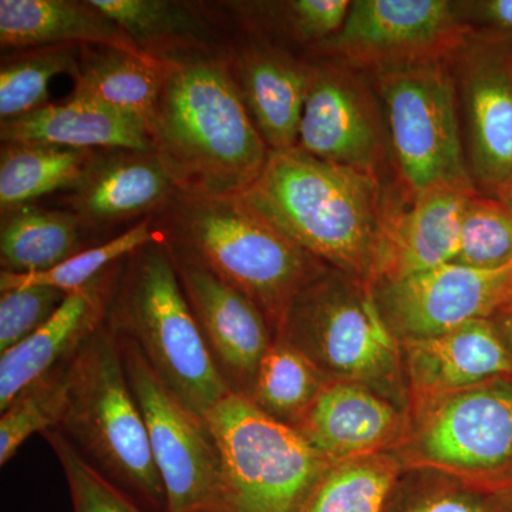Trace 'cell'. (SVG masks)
Returning <instances> with one entry per match:
<instances>
[{
	"mask_svg": "<svg viewBox=\"0 0 512 512\" xmlns=\"http://www.w3.org/2000/svg\"><path fill=\"white\" fill-rule=\"evenodd\" d=\"M238 200L323 264L375 282L390 207L379 175L326 163L298 147L269 151Z\"/></svg>",
	"mask_w": 512,
	"mask_h": 512,
	"instance_id": "1",
	"label": "cell"
},
{
	"mask_svg": "<svg viewBox=\"0 0 512 512\" xmlns=\"http://www.w3.org/2000/svg\"><path fill=\"white\" fill-rule=\"evenodd\" d=\"M148 128L154 153L183 194L238 197L268 161L269 148L220 57L171 62Z\"/></svg>",
	"mask_w": 512,
	"mask_h": 512,
	"instance_id": "2",
	"label": "cell"
},
{
	"mask_svg": "<svg viewBox=\"0 0 512 512\" xmlns=\"http://www.w3.org/2000/svg\"><path fill=\"white\" fill-rule=\"evenodd\" d=\"M92 470L144 512H167L146 421L131 393L109 320L72 360L55 429Z\"/></svg>",
	"mask_w": 512,
	"mask_h": 512,
	"instance_id": "3",
	"label": "cell"
},
{
	"mask_svg": "<svg viewBox=\"0 0 512 512\" xmlns=\"http://www.w3.org/2000/svg\"><path fill=\"white\" fill-rule=\"evenodd\" d=\"M109 323L136 343L148 366L204 419L231 390L195 319L164 234L127 259Z\"/></svg>",
	"mask_w": 512,
	"mask_h": 512,
	"instance_id": "4",
	"label": "cell"
},
{
	"mask_svg": "<svg viewBox=\"0 0 512 512\" xmlns=\"http://www.w3.org/2000/svg\"><path fill=\"white\" fill-rule=\"evenodd\" d=\"M171 204L173 229L168 237L248 296L264 313L274 338L296 295L329 269L237 197L178 191Z\"/></svg>",
	"mask_w": 512,
	"mask_h": 512,
	"instance_id": "5",
	"label": "cell"
},
{
	"mask_svg": "<svg viewBox=\"0 0 512 512\" xmlns=\"http://www.w3.org/2000/svg\"><path fill=\"white\" fill-rule=\"evenodd\" d=\"M275 338L332 379L363 384L409 414L402 343L362 279L338 269L323 272L293 299Z\"/></svg>",
	"mask_w": 512,
	"mask_h": 512,
	"instance_id": "6",
	"label": "cell"
},
{
	"mask_svg": "<svg viewBox=\"0 0 512 512\" xmlns=\"http://www.w3.org/2000/svg\"><path fill=\"white\" fill-rule=\"evenodd\" d=\"M204 419L221 458L217 512H302L333 464L248 397L228 394Z\"/></svg>",
	"mask_w": 512,
	"mask_h": 512,
	"instance_id": "7",
	"label": "cell"
},
{
	"mask_svg": "<svg viewBox=\"0 0 512 512\" xmlns=\"http://www.w3.org/2000/svg\"><path fill=\"white\" fill-rule=\"evenodd\" d=\"M373 73L396 167L413 197L437 188L477 194L447 57L390 64Z\"/></svg>",
	"mask_w": 512,
	"mask_h": 512,
	"instance_id": "8",
	"label": "cell"
},
{
	"mask_svg": "<svg viewBox=\"0 0 512 512\" xmlns=\"http://www.w3.org/2000/svg\"><path fill=\"white\" fill-rule=\"evenodd\" d=\"M410 463L493 490L512 468V375L410 410L403 443Z\"/></svg>",
	"mask_w": 512,
	"mask_h": 512,
	"instance_id": "9",
	"label": "cell"
},
{
	"mask_svg": "<svg viewBox=\"0 0 512 512\" xmlns=\"http://www.w3.org/2000/svg\"><path fill=\"white\" fill-rule=\"evenodd\" d=\"M117 339L131 393L146 421L167 512H217L222 467L207 421L168 390L133 340L121 333Z\"/></svg>",
	"mask_w": 512,
	"mask_h": 512,
	"instance_id": "10",
	"label": "cell"
},
{
	"mask_svg": "<svg viewBox=\"0 0 512 512\" xmlns=\"http://www.w3.org/2000/svg\"><path fill=\"white\" fill-rule=\"evenodd\" d=\"M470 36L450 0H355L338 35L319 47L346 66L375 70L448 57Z\"/></svg>",
	"mask_w": 512,
	"mask_h": 512,
	"instance_id": "11",
	"label": "cell"
},
{
	"mask_svg": "<svg viewBox=\"0 0 512 512\" xmlns=\"http://www.w3.org/2000/svg\"><path fill=\"white\" fill-rule=\"evenodd\" d=\"M372 288L387 326L403 343L444 335L471 320L493 318L512 302V266L481 271L447 264L375 282Z\"/></svg>",
	"mask_w": 512,
	"mask_h": 512,
	"instance_id": "12",
	"label": "cell"
},
{
	"mask_svg": "<svg viewBox=\"0 0 512 512\" xmlns=\"http://www.w3.org/2000/svg\"><path fill=\"white\" fill-rule=\"evenodd\" d=\"M448 60L466 123L468 168L476 187L494 198L512 177V40L471 35Z\"/></svg>",
	"mask_w": 512,
	"mask_h": 512,
	"instance_id": "13",
	"label": "cell"
},
{
	"mask_svg": "<svg viewBox=\"0 0 512 512\" xmlns=\"http://www.w3.org/2000/svg\"><path fill=\"white\" fill-rule=\"evenodd\" d=\"M387 138L383 113L362 77L346 64L312 66L299 150L326 163L379 175Z\"/></svg>",
	"mask_w": 512,
	"mask_h": 512,
	"instance_id": "14",
	"label": "cell"
},
{
	"mask_svg": "<svg viewBox=\"0 0 512 512\" xmlns=\"http://www.w3.org/2000/svg\"><path fill=\"white\" fill-rule=\"evenodd\" d=\"M178 279L231 393L251 397L259 365L274 335L248 296L214 274L183 245L164 234Z\"/></svg>",
	"mask_w": 512,
	"mask_h": 512,
	"instance_id": "15",
	"label": "cell"
},
{
	"mask_svg": "<svg viewBox=\"0 0 512 512\" xmlns=\"http://www.w3.org/2000/svg\"><path fill=\"white\" fill-rule=\"evenodd\" d=\"M407 427L409 414L386 397L330 377L293 429L335 464L400 447Z\"/></svg>",
	"mask_w": 512,
	"mask_h": 512,
	"instance_id": "16",
	"label": "cell"
},
{
	"mask_svg": "<svg viewBox=\"0 0 512 512\" xmlns=\"http://www.w3.org/2000/svg\"><path fill=\"white\" fill-rule=\"evenodd\" d=\"M127 259L69 293L42 328L0 356V413L29 384L72 360L107 322Z\"/></svg>",
	"mask_w": 512,
	"mask_h": 512,
	"instance_id": "17",
	"label": "cell"
},
{
	"mask_svg": "<svg viewBox=\"0 0 512 512\" xmlns=\"http://www.w3.org/2000/svg\"><path fill=\"white\" fill-rule=\"evenodd\" d=\"M410 410L447 394L512 375V356L493 319L402 343Z\"/></svg>",
	"mask_w": 512,
	"mask_h": 512,
	"instance_id": "18",
	"label": "cell"
},
{
	"mask_svg": "<svg viewBox=\"0 0 512 512\" xmlns=\"http://www.w3.org/2000/svg\"><path fill=\"white\" fill-rule=\"evenodd\" d=\"M178 188L154 151H99L69 197L86 228L109 227L167 207Z\"/></svg>",
	"mask_w": 512,
	"mask_h": 512,
	"instance_id": "19",
	"label": "cell"
},
{
	"mask_svg": "<svg viewBox=\"0 0 512 512\" xmlns=\"http://www.w3.org/2000/svg\"><path fill=\"white\" fill-rule=\"evenodd\" d=\"M471 195L454 188H437L414 195L406 208L390 207L375 282L453 264Z\"/></svg>",
	"mask_w": 512,
	"mask_h": 512,
	"instance_id": "20",
	"label": "cell"
},
{
	"mask_svg": "<svg viewBox=\"0 0 512 512\" xmlns=\"http://www.w3.org/2000/svg\"><path fill=\"white\" fill-rule=\"evenodd\" d=\"M229 66L249 116L269 151L298 146L312 66L278 47L256 43L244 47Z\"/></svg>",
	"mask_w": 512,
	"mask_h": 512,
	"instance_id": "21",
	"label": "cell"
},
{
	"mask_svg": "<svg viewBox=\"0 0 512 512\" xmlns=\"http://www.w3.org/2000/svg\"><path fill=\"white\" fill-rule=\"evenodd\" d=\"M2 143H40L79 150L153 151L146 121L74 93L64 103L0 123Z\"/></svg>",
	"mask_w": 512,
	"mask_h": 512,
	"instance_id": "22",
	"label": "cell"
},
{
	"mask_svg": "<svg viewBox=\"0 0 512 512\" xmlns=\"http://www.w3.org/2000/svg\"><path fill=\"white\" fill-rule=\"evenodd\" d=\"M0 45L28 50L57 45L107 46L151 57L90 0H2Z\"/></svg>",
	"mask_w": 512,
	"mask_h": 512,
	"instance_id": "23",
	"label": "cell"
},
{
	"mask_svg": "<svg viewBox=\"0 0 512 512\" xmlns=\"http://www.w3.org/2000/svg\"><path fill=\"white\" fill-rule=\"evenodd\" d=\"M171 62L131 55L107 46L84 45L74 93L131 114L150 127ZM150 130V128H148Z\"/></svg>",
	"mask_w": 512,
	"mask_h": 512,
	"instance_id": "24",
	"label": "cell"
},
{
	"mask_svg": "<svg viewBox=\"0 0 512 512\" xmlns=\"http://www.w3.org/2000/svg\"><path fill=\"white\" fill-rule=\"evenodd\" d=\"M86 225L73 211L35 204L2 212L0 266L10 274H42L84 251Z\"/></svg>",
	"mask_w": 512,
	"mask_h": 512,
	"instance_id": "25",
	"label": "cell"
},
{
	"mask_svg": "<svg viewBox=\"0 0 512 512\" xmlns=\"http://www.w3.org/2000/svg\"><path fill=\"white\" fill-rule=\"evenodd\" d=\"M99 151L40 143H2V212L33 204L37 198L53 192L76 190Z\"/></svg>",
	"mask_w": 512,
	"mask_h": 512,
	"instance_id": "26",
	"label": "cell"
},
{
	"mask_svg": "<svg viewBox=\"0 0 512 512\" xmlns=\"http://www.w3.org/2000/svg\"><path fill=\"white\" fill-rule=\"evenodd\" d=\"M141 52L163 62L210 55L208 30L185 6L164 0H90Z\"/></svg>",
	"mask_w": 512,
	"mask_h": 512,
	"instance_id": "27",
	"label": "cell"
},
{
	"mask_svg": "<svg viewBox=\"0 0 512 512\" xmlns=\"http://www.w3.org/2000/svg\"><path fill=\"white\" fill-rule=\"evenodd\" d=\"M402 463L386 451L332 464L302 512H389Z\"/></svg>",
	"mask_w": 512,
	"mask_h": 512,
	"instance_id": "28",
	"label": "cell"
},
{
	"mask_svg": "<svg viewBox=\"0 0 512 512\" xmlns=\"http://www.w3.org/2000/svg\"><path fill=\"white\" fill-rule=\"evenodd\" d=\"M329 379L309 357L275 338L259 365L249 400L272 419L295 427Z\"/></svg>",
	"mask_w": 512,
	"mask_h": 512,
	"instance_id": "29",
	"label": "cell"
},
{
	"mask_svg": "<svg viewBox=\"0 0 512 512\" xmlns=\"http://www.w3.org/2000/svg\"><path fill=\"white\" fill-rule=\"evenodd\" d=\"M80 45L36 47L10 55L0 67V119L26 116L49 104V84L60 74L76 79Z\"/></svg>",
	"mask_w": 512,
	"mask_h": 512,
	"instance_id": "30",
	"label": "cell"
},
{
	"mask_svg": "<svg viewBox=\"0 0 512 512\" xmlns=\"http://www.w3.org/2000/svg\"><path fill=\"white\" fill-rule=\"evenodd\" d=\"M160 237L161 232L154 229L150 220L146 218L110 241L84 249L80 254L42 274L20 275L0 271V291L32 285L52 286L66 293L79 291L99 278L111 266L130 258L138 249L146 247Z\"/></svg>",
	"mask_w": 512,
	"mask_h": 512,
	"instance_id": "31",
	"label": "cell"
},
{
	"mask_svg": "<svg viewBox=\"0 0 512 512\" xmlns=\"http://www.w3.org/2000/svg\"><path fill=\"white\" fill-rule=\"evenodd\" d=\"M72 360L29 384L3 410L0 416V466H6L30 436L55 429L66 407Z\"/></svg>",
	"mask_w": 512,
	"mask_h": 512,
	"instance_id": "32",
	"label": "cell"
},
{
	"mask_svg": "<svg viewBox=\"0 0 512 512\" xmlns=\"http://www.w3.org/2000/svg\"><path fill=\"white\" fill-rule=\"evenodd\" d=\"M453 264L500 271L512 266V211L493 197L471 195Z\"/></svg>",
	"mask_w": 512,
	"mask_h": 512,
	"instance_id": "33",
	"label": "cell"
},
{
	"mask_svg": "<svg viewBox=\"0 0 512 512\" xmlns=\"http://www.w3.org/2000/svg\"><path fill=\"white\" fill-rule=\"evenodd\" d=\"M42 436L62 467L73 512H144L87 466L56 430L43 431Z\"/></svg>",
	"mask_w": 512,
	"mask_h": 512,
	"instance_id": "34",
	"label": "cell"
},
{
	"mask_svg": "<svg viewBox=\"0 0 512 512\" xmlns=\"http://www.w3.org/2000/svg\"><path fill=\"white\" fill-rule=\"evenodd\" d=\"M69 293L32 285L0 291V356L30 338L55 315Z\"/></svg>",
	"mask_w": 512,
	"mask_h": 512,
	"instance_id": "35",
	"label": "cell"
},
{
	"mask_svg": "<svg viewBox=\"0 0 512 512\" xmlns=\"http://www.w3.org/2000/svg\"><path fill=\"white\" fill-rule=\"evenodd\" d=\"M286 25L301 42H328L345 25L350 0H293L281 3Z\"/></svg>",
	"mask_w": 512,
	"mask_h": 512,
	"instance_id": "36",
	"label": "cell"
},
{
	"mask_svg": "<svg viewBox=\"0 0 512 512\" xmlns=\"http://www.w3.org/2000/svg\"><path fill=\"white\" fill-rule=\"evenodd\" d=\"M390 512V511H389ZM396 512H507L493 490L480 485H443L421 491Z\"/></svg>",
	"mask_w": 512,
	"mask_h": 512,
	"instance_id": "37",
	"label": "cell"
},
{
	"mask_svg": "<svg viewBox=\"0 0 512 512\" xmlns=\"http://www.w3.org/2000/svg\"><path fill=\"white\" fill-rule=\"evenodd\" d=\"M456 9L471 35L512 40V0L456 2Z\"/></svg>",
	"mask_w": 512,
	"mask_h": 512,
	"instance_id": "38",
	"label": "cell"
},
{
	"mask_svg": "<svg viewBox=\"0 0 512 512\" xmlns=\"http://www.w3.org/2000/svg\"><path fill=\"white\" fill-rule=\"evenodd\" d=\"M493 322L497 326L498 332L503 336L505 345L510 350L512 356V302L504 306L493 316Z\"/></svg>",
	"mask_w": 512,
	"mask_h": 512,
	"instance_id": "39",
	"label": "cell"
},
{
	"mask_svg": "<svg viewBox=\"0 0 512 512\" xmlns=\"http://www.w3.org/2000/svg\"><path fill=\"white\" fill-rule=\"evenodd\" d=\"M493 491L500 503L503 504L505 511L512 512V480L498 484Z\"/></svg>",
	"mask_w": 512,
	"mask_h": 512,
	"instance_id": "40",
	"label": "cell"
},
{
	"mask_svg": "<svg viewBox=\"0 0 512 512\" xmlns=\"http://www.w3.org/2000/svg\"><path fill=\"white\" fill-rule=\"evenodd\" d=\"M494 198H497L498 201L503 202L505 207L510 208L512 211V177L511 180L508 181V183L505 184L504 187L497 192V195H495Z\"/></svg>",
	"mask_w": 512,
	"mask_h": 512,
	"instance_id": "41",
	"label": "cell"
},
{
	"mask_svg": "<svg viewBox=\"0 0 512 512\" xmlns=\"http://www.w3.org/2000/svg\"><path fill=\"white\" fill-rule=\"evenodd\" d=\"M510 480H512V468H511L510 474H508L507 480H505V481H510Z\"/></svg>",
	"mask_w": 512,
	"mask_h": 512,
	"instance_id": "42",
	"label": "cell"
}]
</instances>
